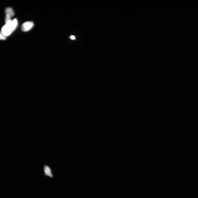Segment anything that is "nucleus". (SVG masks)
I'll return each mask as SVG.
<instances>
[{
    "label": "nucleus",
    "mask_w": 198,
    "mask_h": 198,
    "mask_svg": "<svg viewBox=\"0 0 198 198\" xmlns=\"http://www.w3.org/2000/svg\"><path fill=\"white\" fill-rule=\"evenodd\" d=\"M13 31L10 26L5 24L2 28L1 33L6 37L9 36Z\"/></svg>",
    "instance_id": "nucleus-1"
},
{
    "label": "nucleus",
    "mask_w": 198,
    "mask_h": 198,
    "mask_svg": "<svg viewBox=\"0 0 198 198\" xmlns=\"http://www.w3.org/2000/svg\"><path fill=\"white\" fill-rule=\"evenodd\" d=\"M5 13L6 16L5 18V22H6L8 21L11 20V18L13 17L15 15V13L13 10L11 8L8 7L6 8L5 10Z\"/></svg>",
    "instance_id": "nucleus-2"
},
{
    "label": "nucleus",
    "mask_w": 198,
    "mask_h": 198,
    "mask_svg": "<svg viewBox=\"0 0 198 198\" xmlns=\"http://www.w3.org/2000/svg\"><path fill=\"white\" fill-rule=\"evenodd\" d=\"M34 25L33 23L31 21H28L24 23L22 26V29L23 31H29Z\"/></svg>",
    "instance_id": "nucleus-3"
},
{
    "label": "nucleus",
    "mask_w": 198,
    "mask_h": 198,
    "mask_svg": "<svg viewBox=\"0 0 198 198\" xmlns=\"http://www.w3.org/2000/svg\"><path fill=\"white\" fill-rule=\"evenodd\" d=\"M44 172L45 176H48L50 178L53 177V175L50 168L47 165H45L44 167Z\"/></svg>",
    "instance_id": "nucleus-4"
},
{
    "label": "nucleus",
    "mask_w": 198,
    "mask_h": 198,
    "mask_svg": "<svg viewBox=\"0 0 198 198\" xmlns=\"http://www.w3.org/2000/svg\"><path fill=\"white\" fill-rule=\"evenodd\" d=\"M18 24V22L17 19H14L12 21L11 24V26L12 29L14 31L17 27Z\"/></svg>",
    "instance_id": "nucleus-5"
},
{
    "label": "nucleus",
    "mask_w": 198,
    "mask_h": 198,
    "mask_svg": "<svg viewBox=\"0 0 198 198\" xmlns=\"http://www.w3.org/2000/svg\"><path fill=\"white\" fill-rule=\"evenodd\" d=\"M6 37L4 36L2 34L0 33V38L1 40H5L6 39Z\"/></svg>",
    "instance_id": "nucleus-6"
},
{
    "label": "nucleus",
    "mask_w": 198,
    "mask_h": 198,
    "mask_svg": "<svg viewBox=\"0 0 198 198\" xmlns=\"http://www.w3.org/2000/svg\"><path fill=\"white\" fill-rule=\"evenodd\" d=\"M70 38L71 39V40H75V36H73V35H72V36H71L70 37Z\"/></svg>",
    "instance_id": "nucleus-7"
}]
</instances>
